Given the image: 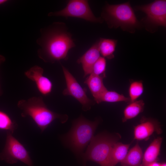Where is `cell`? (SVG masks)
I'll return each instance as SVG.
<instances>
[{
	"label": "cell",
	"mask_w": 166,
	"mask_h": 166,
	"mask_svg": "<svg viewBox=\"0 0 166 166\" xmlns=\"http://www.w3.org/2000/svg\"><path fill=\"white\" fill-rule=\"evenodd\" d=\"M106 65L105 59L101 56L94 64L91 73L97 75H105Z\"/></svg>",
	"instance_id": "cell-22"
},
{
	"label": "cell",
	"mask_w": 166,
	"mask_h": 166,
	"mask_svg": "<svg viewBox=\"0 0 166 166\" xmlns=\"http://www.w3.org/2000/svg\"><path fill=\"white\" fill-rule=\"evenodd\" d=\"M98 120H88L82 116L74 121L71 130L63 138L64 142L76 154H81L94 136Z\"/></svg>",
	"instance_id": "cell-4"
},
{
	"label": "cell",
	"mask_w": 166,
	"mask_h": 166,
	"mask_svg": "<svg viewBox=\"0 0 166 166\" xmlns=\"http://www.w3.org/2000/svg\"><path fill=\"white\" fill-rule=\"evenodd\" d=\"M43 69L38 65H35L26 71L24 74L28 78L34 81L37 87L43 95L46 96L51 92L53 84L47 77L44 76Z\"/></svg>",
	"instance_id": "cell-10"
},
{
	"label": "cell",
	"mask_w": 166,
	"mask_h": 166,
	"mask_svg": "<svg viewBox=\"0 0 166 166\" xmlns=\"http://www.w3.org/2000/svg\"><path fill=\"white\" fill-rule=\"evenodd\" d=\"M143 156L142 149L138 143L128 152L124 160L121 162V166H141Z\"/></svg>",
	"instance_id": "cell-16"
},
{
	"label": "cell",
	"mask_w": 166,
	"mask_h": 166,
	"mask_svg": "<svg viewBox=\"0 0 166 166\" xmlns=\"http://www.w3.org/2000/svg\"><path fill=\"white\" fill-rule=\"evenodd\" d=\"M145 103L142 100L130 102L124 109L122 121L124 122L137 116L144 110Z\"/></svg>",
	"instance_id": "cell-18"
},
{
	"label": "cell",
	"mask_w": 166,
	"mask_h": 166,
	"mask_svg": "<svg viewBox=\"0 0 166 166\" xmlns=\"http://www.w3.org/2000/svg\"><path fill=\"white\" fill-rule=\"evenodd\" d=\"M121 101L130 102L129 98L116 92L107 89L102 94L96 103L99 104L102 102L114 103Z\"/></svg>",
	"instance_id": "cell-19"
},
{
	"label": "cell",
	"mask_w": 166,
	"mask_h": 166,
	"mask_svg": "<svg viewBox=\"0 0 166 166\" xmlns=\"http://www.w3.org/2000/svg\"><path fill=\"white\" fill-rule=\"evenodd\" d=\"M144 90L142 81H134L131 82L128 88L130 102L136 100L143 94Z\"/></svg>",
	"instance_id": "cell-20"
},
{
	"label": "cell",
	"mask_w": 166,
	"mask_h": 166,
	"mask_svg": "<svg viewBox=\"0 0 166 166\" xmlns=\"http://www.w3.org/2000/svg\"><path fill=\"white\" fill-rule=\"evenodd\" d=\"M105 75H97L91 73L84 82L88 87L96 102L102 94L107 90L103 79Z\"/></svg>",
	"instance_id": "cell-13"
},
{
	"label": "cell",
	"mask_w": 166,
	"mask_h": 166,
	"mask_svg": "<svg viewBox=\"0 0 166 166\" xmlns=\"http://www.w3.org/2000/svg\"><path fill=\"white\" fill-rule=\"evenodd\" d=\"M100 53L103 57L108 59L114 58V53L117 41L113 39L101 38L97 41Z\"/></svg>",
	"instance_id": "cell-17"
},
{
	"label": "cell",
	"mask_w": 166,
	"mask_h": 166,
	"mask_svg": "<svg viewBox=\"0 0 166 166\" xmlns=\"http://www.w3.org/2000/svg\"><path fill=\"white\" fill-rule=\"evenodd\" d=\"M5 60L6 59L5 57L2 55H0V65L5 61ZM2 92L0 85V96L2 95Z\"/></svg>",
	"instance_id": "cell-23"
},
{
	"label": "cell",
	"mask_w": 166,
	"mask_h": 166,
	"mask_svg": "<svg viewBox=\"0 0 166 166\" xmlns=\"http://www.w3.org/2000/svg\"><path fill=\"white\" fill-rule=\"evenodd\" d=\"M40 31L41 36L37 40L40 46L38 57L46 63L66 60L69 50L76 45L66 24L55 22Z\"/></svg>",
	"instance_id": "cell-1"
},
{
	"label": "cell",
	"mask_w": 166,
	"mask_h": 166,
	"mask_svg": "<svg viewBox=\"0 0 166 166\" xmlns=\"http://www.w3.org/2000/svg\"><path fill=\"white\" fill-rule=\"evenodd\" d=\"M120 137L118 134L113 135L102 133L94 136L83 155L84 162L91 161L101 166H109L112 148Z\"/></svg>",
	"instance_id": "cell-5"
},
{
	"label": "cell",
	"mask_w": 166,
	"mask_h": 166,
	"mask_svg": "<svg viewBox=\"0 0 166 166\" xmlns=\"http://www.w3.org/2000/svg\"><path fill=\"white\" fill-rule=\"evenodd\" d=\"M18 107L22 111L21 116L30 117L41 130V132L54 120L59 119L61 123L68 119L66 115L54 112L49 109L42 96L33 97L27 100H21L17 103Z\"/></svg>",
	"instance_id": "cell-2"
},
{
	"label": "cell",
	"mask_w": 166,
	"mask_h": 166,
	"mask_svg": "<svg viewBox=\"0 0 166 166\" xmlns=\"http://www.w3.org/2000/svg\"><path fill=\"white\" fill-rule=\"evenodd\" d=\"M142 11L146 16L142 20L147 30L150 31L160 26H166V1L157 0L146 5L138 6L135 9Z\"/></svg>",
	"instance_id": "cell-7"
},
{
	"label": "cell",
	"mask_w": 166,
	"mask_h": 166,
	"mask_svg": "<svg viewBox=\"0 0 166 166\" xmlns=\"http://www.w3.org/2000/svg\"><path fill=\"white\" fill-rule=\"evenodd\" d=\"M130 144H124L117 142L114 145L110 156L109 166H115L125 158Z\"/></svg>",
	"instance_id": "cell-15"
},
{
	"label": "cell",
	"mask_w": 166,
	"mask_h": 166,
	"mask_svg": "<svg viewBox=\"0 0 166 166\" xmlns=\"http://www.w3.org/2000/svg\"><path fill=\"white\" fill-rule=\"evenodd\" d=\"M162 140V138L159 137L151 143L143 154L141 166H148L149 164L157 161Z\"/></svg>",
	"instance_id": "cell-14"
},
{
	"label": "cell",
	"mask_w": 166,
	"mask_h": 166,
	"mask_svg": "<svg viewBox=\"0 0 166 166\" xmlns=\"http://www.w3.org/2000/svg\"><path fill=\"white\" fill-rule=\"evenodd\" d=\"M148 166H161V164L156 161L149 164Z\"/></svg>",
	"instance_id": "cell-24"
},
{
	"label": "cell",
	"mask_w": 166,
	"mask_h": 166,
	"mask_svg": "<svg viewBox=\"0 0 166 166\" xmlns=\"http://www.w3.org/2000/svg\"><path fill=\"white\" fill-rule=\"evenodd\" d=\"M48 16L77 18L95 23H101L104 21L101 17L97 18L94 15L86 0H69L64 8L50 12Z\"/></svg>",
	"instance_id": "cell-6"
},
{
	"label": "cell",
	"mask_w": 166,
	"mask_h": 166,
	"mask_svg": "<svg viewBox=\"0 0 166 166\" xmlns=\"http://www.w3.org/2000/svg\"><path fill=\"white\" fill-rule=\"evenodd\" d=\"M161 166H166V164L165 163H163L161 164Z\"/></svg>",
	"instance_id": "cell-26"
},
{
	"label": "cell",
	"mask_w": 166,
	"mask_h": 166,
	"mask_svg": "<svg viewBox=\"0 0 166 166\" xmlns=\"http://www.w3.org/2000/svg\"><path fill=\"white\" fill-rule=\"evenodd\" d=\"M100 54L97 41L77 60V62L82 65L84 77L91 73L94 64L101 57Z\"/></svg>",
	"instance_id": "cell-12"
},
{
	"label": "cell",
	"mask_w": 166,
	"mask_h": 166,
	"mask_svg": "<svg viewBox=\"0 0 166 166\" xmlns=\"http://www.w3.org/2000/svg\"><path fill=\"white\" fill-rule=\"evenodd\" d=\"M17 126L6 113L0 110V129L6 130L13 134Z\"/></svg>",
	"instance_id": "cell-21"
},
{
	"label": "cell",
	"mask_w": 166,
	"mask_h": 166,
	"mask_svg": "<svg viewBox=\"0 0 166 166\" xmlns=\"http://www.w3.org/2000/svg\"><path fill=\"white\" fill-rule=\"evenodd\" d=\"M8 1L7 0H0V5L6 3Z\"/></svg>",
	"instance_id": "cell-25"
},
{
	"label": "cell",
	"mask_w": 166,
	"mask_h": 166,
	"mask_svg": "<svg viewBox=\"0 0 166 166\" xmlns=\"http://www.w3.org/2000/svg\"><path fill=\"white\" fill-rule=\"evenodd\" d=\"M65 76L66 87L63 92L64 95H70L77 100L82 105V109L89 110L94 102L88 97L85 90L82 88L69 71L61 65Z\"/></svg>",
	"instance_id": "cell-9"
},
{
	"label": "cell",
	"mask_w": 166,
	"mask_h": 166,
	"mask_svg": "<svg viewBox=\"0 0 166 166\" xmlns=\"http://www.w3.org/2000/svg\"><path fill=\"white\" fill-rule=\"evenodd\" d=\"M159 123L150 118H143L134 130V139L138 140L147 139L153 133L161 132Z\"/></svg>",
	"instance_id": "cell-11"
},
{
	"label": "cell",
	"mask_w": 166,
	"mask_h": 166,
	"mask_svg": "<svg viewBox=\"0 0 166 166\" xmlns=\"http://www.w3.org/2000/svg\"><path fill=\"white\" fill-rule=\"evenodd\" d=\"M101 16L110 29L120 27L123 31L132 33L141 26L129 2L118 4L106 3Z\"/></svg>",
	"instance_id": "cell-3"
},
{
	"label": "cell",
	"mask_w": 166,
	"mask_h": 166,
	"mask_svg": "<svg viewBox=\"0 0 166 166\" xmlns=\"http://www.w3.org/2000/svg\"><path fill=\"white\" fill-rule=\"evenodd\" d=\"M10 132L7 131L6 144L0 153V159L13 164L20 161L28 166H34L29 152Z\"/></svg>",
	"instance_id": "cell-8"
}]
</instances>
